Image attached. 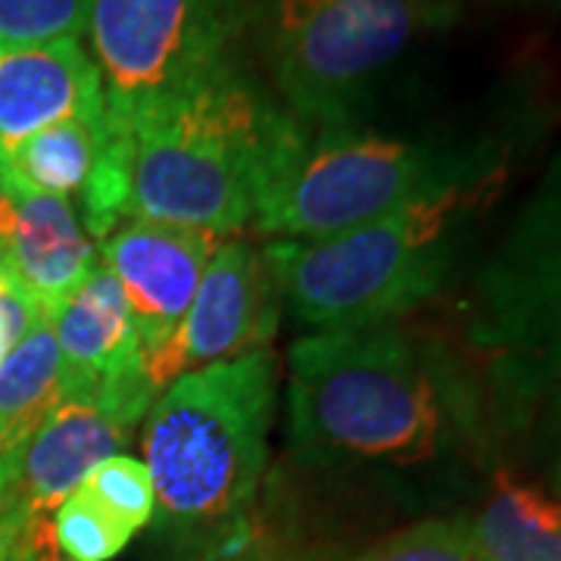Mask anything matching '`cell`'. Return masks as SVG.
Here are the masks:
<instances>
[{"label": "cell", "instance_id": "cell-9", "mask_svg": "<svg viewBox=\"0 0 561 561\" xmlns=\"http://www.w3.org/2000/svg\"><path fill=\"white\" fill-rule=\"evenodd\" d=\"M60 346V400L91 402L135 431L157 402L119 280L101 260L50 316Z\"/></svg>", "mask_w": 561, "mask_h": 561}, {"label": "cell", "instance_id": "cell-17", "mask_svg": "<svg viewBox=\"0 0 561 561\" xmlns=\"http://www.w3.org/2000/svg\"><path fill=\"white\" fill-rule=\"evenodd\" d=\"M50 530L62 561H113L135 537L81 486L54 508Z\"/></svg>", "mask_w": 561, "mask_h": 561}, {"label": "cell", "instance_id": "cell-24", "mask_svg": "<svg viewBox=\"0 0 561 561\" xmlns=\"http://www.w3.org/2000/svg\"><path fill=\"white\" fill-rule=\"evenodd\" d=\"M559 486H561V461H559Z\"/></svg>", "mask_w": 561, "mask_h": 561}, {"label": "cell", "instance_id": "cell-20", "mask_svg": "<svg viewBox=\"0 0 561 561\" xmlns=\"http://www.w3.org/2000/svg\"><path fill=\"white\" fill-rule=\"evenodd\" d=\"M350 561H483L471 522L437 518L405 527Z\"/></svg>", "mask_w": 561, "mask_h": 561}, {"label": "cell", "instance_id": "cell-16", "mask_svg": "<svg viewBox=\"0 0 561 561\" xmlns=\"http://www.w3.org/2000/svg\"><path fill=\"white\" fill-rule=\"evenodd\" d=\"M60 346L44 319L0 362V459L13 456L60 402Z\"/></svg>", "mask_w": 561, "mask_h": 561}, {"label": "cell", "instance_id": "cell-21", "mask_svg": "<svg viewBox=\"0 0 561 561\" xmlns=\"http://www.w3.org/2000/svg\"><path fill=\"white\" fill-rule=\"evenodd\" d=\"M530 268L524 275L527 302L540 309L552 328L561 331V187L546 203L540 221H537V238L530 247Z\"/></svg>", "mask_w": 561, "mask_h": 561}, {"label": "cell", "instance_id": "cell-7", "mask_svg": "<svg viewBox=\"0 0 561 561\" xmlns=\"http://www.w3.org/2000/svg\"><path fill=\"white\" fill-rule=\"evenodd\" d=\"M419 0H275L265 54L302 116L331 125L419 32Z\"/></svg>", "mask_w": 561, "mask_h": 561}, {"label": "cell", "instance_id": "cell-12", "mask_svg": "<svg viewBox=\"0 0 561 561\" xmlns=\"http://www.w3.org/2000/svg\"><path fill=\"white\" fill-rule=\"evenodd\" d=\"M98 247L76 201L22 194L0 184V268L50 319L88 278Z\"/></svg>", "mask_w": 561, "mask_h": 561}, {"label": "cell", "instance_id": "cell-22", "mask_svg": "<svg viewBox=\"0 0 561 561\" xmlns=\"http://www.w3.org/2000/svg\"><path fill=\"white\" fill-rule=\"evenodd\" d=\"M201 561H290L280 552L275 542L268 540L265 534L253 530V527H241L234 530L228 540L221 542L216 552H209Z\"/></svg>", "mask_w": 561, "mask_h": 561}, {"label": "cell", "instance_id": "cell-23", "mask_svg": "<svg viewBox=\"0 0 561 561\" xmlns=\"http://www.w3.org/2000/svg\"><path fill=\"white\" fill-rule=\"evenodd\" d=\"M10 350H13V341H10V334H7V328H3V321H0V362L7 359Z\"/></svg>", "mask_w": 561, "mask_h": 561}, {"label": "cell", "instance_id": "cell-15", "mask_svg": "<svg viewBox=\"0 0 561 561\" xmlns=\"http://www.w3.org/2000/svg\"><path fill=\"white\" fill-rule=\"evenodd\" d=\"M471 534L483 561H561V502L500 474Z\"/></svg>", "mask_w": 561, "mask_h": 561}, {"label": "cell", "instance_id": "cell-4", "mask_svg": "<svg viewBox=\"0 0 561 561\" xmlns=\"http://www.w3.org/2000/svg\"><path fill=\"white\" fill-rule=\"evenodd\" d=\"M465 203L459 184L383 219L324 241L262 247L278 300L316 331L387 324L427 300L449 262V225Z\"/></svg>", "mask_w": 561, "mask_h": 561}, {"label": "cell", "instance_id": "cell-8", "mask_svg": "<svg viewBox=\"0 0 561 561\" xmlns=\"http://www.w3.org/2000/svg\"><path fill=\"white\" fill-rule=\"evenodd\" d=\"M278 321V287L262 247L247 238L221 241L179 331L160 353L144 362V371L157 393H162L191 371L268 350Z\"/></svg>", "mask_w": 561, "mask_h": 561}, {"label": "cell", "instance_id": "cell-18", "mask_svg": "<svg viewBox=\"0 0 561 561\" xmlns=\"http://www.w3.org/2000/svg\"><path fill=\"white\" fill-rule=\"evenodd\" d=\"M79 486L91 500L101 502L131 534L147 527L157 512V490L150 481V468L147 461L135 459L128 453H116L103 459Z\"/></svg>", "mask_w": 561, "mask_h": 561}, {"label": "cell", "instance_id": "cell-5", "mask_svg": "<svg viewBox=\"0 0 561 561\" xmlns=\"http://www.w3.org/2000/svg\"><path fill=\"white\" fill-rule=\"evenodd\" d=\"M446 184L415 144L331 125L309 138L297 128L262 181L253 228L278 241H324Z\"/></svg>", "mask_w": 561, "mask_h": 561}, {"label": "cell", "instance_id": "cell-1", "mask_svg": "<svg viewBox=\"0 0 561 561\" xmlns=\"http://www.w3.org/2000/svg\"><path fill=\"white\" fill-rule=\"evenodd\" d=\"M106 122V150L81 194L94 243L122 221L219 238L253 228L262 181L300 128L234 72Z\"/></svg>", "mask_w": 561, "mask_h": 561}, {"label": "cell", "instance_id": "cell-14", "mask_svg": "<svg viewBox=\"0 0 561 561\" xmlns=\"http://www.w3.org/2000/svg\"><path fill=\"white\" fill-rule=\"evenodd\" d=\"M106 113L47 125L0 153V184L22 194L81 197L106 150Z\"/></svg>", "mask_w": 561, "mask_h": 561}, {"label": "cell", "instance_id": "cell-6", "mask_svg": "<svg viewBox=\"0 0 561 561\" xmlns=\"http://www.w3.org/2000/svg\"><path fill=\"white\" fill-rule=\"evenodd\" d=\"M241 0H91V57L106 113L125 119L231 72Z\"/></svg>", "mask_w": 561, "mask_h": 561}, {"label": "cell", "instance_id": "cell-2", "mask_svg": "<svg viewBox=\"0 0 561 561\" xmlns=\"http://www.w3.org/2000/svg\"><path fill=\"white\" fill-rule=\"evenodd\" d=\"M287 427L300 459L419 461L443 437V397L421 350L387 324L316 331L287 353Z\"/></svg>", "mask_w": 561, "mask_h": 561}, {"label": "cell", "instance_id": "cell-3", "mask_svg": "<svg viewBox=\"0 0 561 561\" xmlns=\"http://www.w3.org/2000/svg\"><path fill=\"white\" fill-rule=\"evenodd\" d=\"M278 412V359L256 350L191 371L144 421L157 512L181 527L241 518L262 481Z\"/></svg>", "mask_w": 561, "mask_h": 561}, {"label": "cell", "instance_id": "cell-10", "mask_svg": "<svg viewBox=\"0 0 561 561\" xmlns=\"http://www.w3.org/2000/svg\"><path fill=\"white\" fill-rule=\"evenodd\" d=\"M219 243V234L157 221H122L94 243L128 300L144 362L179 331Z\"/></svg>", "mask_w": 561, "mask_h": 561}, {"label": "cell", "instance_id": "cell-13", "mask_svg": "<svg viewBox=\"0 0 561 561\" xmlns=\"http://www.w3.org/2000/svg\"><path fill=\"white\" fill-rule=\"evenodd\" d=\"M103 113V76L79 38L0 47V153L47 125Z\"/></svg>", "mask_w": 561, "mask_h": 561}, {"label": "cell", "instance_id": "cell-11", "mask_svg": "<svg viewBox=\"0 0 561 561\" xmlns=\"http://www.w3.org/2000/svg\"><path fill=\"white\" fill-rule=\"evenodd\" d=\"M128 427L91 402L60 400L7 456V486L0 496V522L22 515H54L76 486L103 459L128 443Z\"/></svg>", "mask_w": 561, "mask_h": 561}, {"label": "cell", "instance_id": "cell-19", "mask_svg": "<svg viewBox=\"0 0 561 561\" xmlns=\"http://www.w3.org/2000/svg\"><path fill=\"white\" fill-rule=\"evenodd\" d=\"M91 0H0V47H32L88 32Z\"/></svg>", "mask_w": 561, "mask_h": 561}]
</instances>
